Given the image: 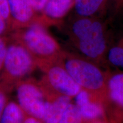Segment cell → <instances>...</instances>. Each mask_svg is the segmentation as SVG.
Here are the masks:
<instances>
[{"label": "cell", "mask_w": 123, "mask_h": 123, "mask_svg": "<svg viewBox=\"0 0 123 123\" xmlns=\"http://www.w3.org/2000/svg\"><path fill=\"white\" fill-rule=\"evenodd\" d=\"M13 90L0 82V119L4 113L8 101L10 100V96Z\"/></svg>", "instance_id": "obj_16"}, {"label": "cell", "mask_w": 123, "mask_h": 123, "mask_svg": "<svg viewBox=\"0 0 123 123\" xmlns=\"http://www.w3.org/2000/svg\"><path fill=\"white\" fill-rule=\"evenodd\" d=\"M11 32L38 22L39 14L35 11L30 0H7Z\"/></svg>", "instance_id": "obj_8"}, {"label": "cell", "mask_w": 123, "mask_h": 123, "mask_svg": "<svg viewBox=\"0 0 123 123\" xmlns=\"http://www.w3.org/2000/svg\"><path fill=\"white\" fill-rule=\"evenodd\" d=\"M84 123H112L111 122V121L109 120L107 118H105V119L96 120L88 121V122H84Z\"/></svg>", "instance_id": "obj_23"}, {"label": "cell", "mask_w": 123, "mask_h": 123, "mask_svg": "<svg viewBox=\"0 0 123 123\" xmlns=\"http://www.w3.org/2000/svg\"><path fill=\"white\" fill-rule=\"evenodd\" d=\"M73 44L84 57L97 64L104 62L109 45L103 22L95 18L88 30Z\"/></svg>", "instance_id": "obj_6"}, {"label": "cell", "mask_w": 123, "mask_h": 123, "mask_svg": "<svg viewBox=\"0 0 123 123\" xmlns=\"http://www.w3.org/2000/svg\"><path fill=\"white\" fill-rule=\"evenodd\" d=\"M58 123H84V122L76 105L70 103Z\"/></svg>", "instance_id": "obj_15"}, {"label": "cell", "mask_w": 123, "mask_h": 123, "mask_svg": "<svg viewBox=\"0 0 123 123\" xmlns=\"http://www.w3.org/2000/svg\"><path fill=\"white\" fill-rule=\"evenodd\" d=\"M73 99L64 96L47 97L43 123H58Z\"/></svg>", "instance_id": "obj_11"}, {"label": "cell", "mask_w": 123, "mask_h": 123, "mask_svg": "<svg viewBox=\"0 0 123 123\" xmlns=\"http://www.w3.org/2000/svg\"><path fill=\"white\" fill-rule=\"evenodd\" d=\"M73 6L74 0H49L39 14L38 23L46 27L59 24Z\"/></svg>", "instance_id": "obj_10"}, {"label": "cell", "mask_w": 123, "mask_h": 123, "mask_svg": "<svg viewBox=\"0 0 123 123\" xmlns=\"http://www.w3.org/2000/svg\"><path fill=\"white\" fill-rule=\"evenodd\" d=\"M11 31L5 19L0 13V37L9 36Z\"/></svg>", "instance_id": "obj_20"}, {"label": "cell", "mask_w": 123, "mask_h": 123, "mask_svg": "<svg viewBox=\"0 0 123 123\" xmlns=\"http://www.w3.org/2000/svg\"><path fill=\"white\" fill-rule=\"evenodd\" d=\"M9 40V36L0 37V74L3 68Z\"/></svg>", "instance_id": "obj_17"}, {"label": "cell", "mask_w": 123, "mask_h": 123, "mask_svg": "<svg viewBox=\"0 0 123 123\" xmlns=\"http://www.w3.org/2000/svg\"><path fill=\"white\" fill-rule=\"evenodd\" d=\"M9 38L22 44L39 66L59 59L63 50L47 27L36 22L10 33Z\"/></svg>", "instance_id": "obj_2"}, {"label": "cell", "mask_w": 123, "mask_h": 123, "mask_svg": "<svg viewBox=\"0 0 123 123\" xmlns=\"http://www.w3.org/2000/svg\"><path fill=\"white\" fill-rule=\"evenodd\" d=\"M75 98V104L84 123L107 118L103 104L88 92L81 90Z\"/></svg>", "instance_id": "obj_9"}, {"label": "cell", "mask_w": 123, "mask_h": 123, "mask_svg": "<svg viewBox=\"0 0 123 123\" xmlns=\"http://www.w3.org/2000/svg\"><path fill=\"white\" fill-rule=\"evenodd\" d=\"M26 114L17 103L9 100L0 119V123H24Z\"/></svg>", "instance_id": "obj_13"}, {"label": "cell", "mask_w": 123, "mask_h": 123, "mask_svg": "<svg viewBox=\"0 0 123 123\" xmlns=\"http://www.w3.org/2000/svg\"><path fill=\"white\" fill-rule=\"evenodd\" d=\"M0 82L14 90L18 82L38 69L35 58L19 43L9 38Z\"/></svg>", "instance_id": "obj_3"}, {"label": "cell", "mask_w": 123, "mask_h": 123, "mask_svg": "<svg viewBox=\"0 0 123 123\" xmlns=\"http://www.w3.org/2000/svg\"><path fill=\"white\" fill-rule=\"evenodd\" d=\"M104 107L111 122L123 123V71H108Z\"/></svg>", "instance_id": "obj_7"}, {"label": "cell", "mask_w": 123, "mask_h": 123, "mask_svg": "<svg viewBox=\"0 0 123 123\" xmlns=\"http://www.w3.org/2000/svg\"><path fill=\"white\" fill-rule=\"evenodd\" d=\"M112 66L123 68V40L109 45L105 56V61Z\"/></svg>", "instance_id": "obj_14"}, {"label": "cell", "mask_w": 123, "mask_h": 123, "mask_svg": "<svg viewBox=\"0 0 123 123\" xmlns=\"http://www.w3.org/2000/svg\"><path fill=\"white\" fill-rule=\"evenodd\" d=\"M38 69L42 72L39 80L47 96H64L73 99L81 90L59 59L43 64Z\"/></svg>", "instance_id": "obj_4"}, {"label": "cell", "mask_w": 123, "mask_h": 123, "mask_svg": "<svg viewBox=\"0 0 123 123\" xmlns=\"http://www.w3.org/2000/svg\"><path fill=\"white\" fill-rule=\"evenodd\" d=\"M24 123H43L42 121L34 117L26 115Z\"/></svg>", "instance_id": "obj_22"}, {"label": "cell", "mask_w": 123, "mask_h": 123, "mask_svg": "<svg viewBox=\"0 0 123 123\" xmlns=\"http://www.w3.org/2000/svg\"><path fill=\"white\" fill-rule=\"evenodd\" d=\"M0 13H1V14L5 19L6 21L8 24L9 28H10V18L7 0H0Z\"/></svg>", "instance_id": "obj_19"}, {"label": "cell", "mask_w": 123, "mask_h": 123, "mask_svg": "<svg viewBox=\"0 0 123 123\" xmlns=\"http://www.w3.org/2000/svg\"><path fill=\"white\" fill-rule=\"evenodd\" d=\"M107 6L114 14L123 13V0H107Z\"/></svg>", "instance_id": "obj_18"}, {"label": "cell", "mask_w": 123, "mask_h": 123, "mask_svg": "<svg viewBox=\"0 0 123 123\" xmlns=\"http://www.w3.org/2000/svg\"><path fill=\"white\" fill-rule=\"evenodd\" d=\"M73 7L77 16L96 17L107 9V0H74Z\"/></svg>", "instance_id": "obj_12"}, {"label": "cell", "mask_w": 123, "mask_h": 123, "mask_svg": "<svg viewBox=\"0 0 123 123\" xmlns=\"http://www.w3.org/2000/svg\"><path fill=\"white\" fill-rule=\"evenodd\" d=\"M17 101L26 115L42 121L47 97L39 80L27 78L15 86Z\"/></svg>", "instance_id": "obj_5"}, {"label": "cell", "mask_w": 123, "mask_h": 123, "mask_svg": "<svg viewBox=\"0 0 123 123\" xmlns=\"http://www.w3.org/2000/svg\"><path fill=\"white\" fill-rule=\"evenodd\" d=\"M59 60L81 90L95 97L104 106L107 94L108 71H104L99 64L83 56L64 50Z\"/></svg>", "instance_id": "obj_1"}, {"label": "cell", "mask_w": 123, "mask_h": 123, "mask_svg": "<svg viewBox=\"0 0 123 123\" xmlns=\"http://www.w3.org/2000/svg\"><path fill=\"white\" fill-rule=\"evenodd\" d=\"M30 1L35 11L39 15L49 0H30Z\"/></svg>", "instance_id": "obj_21"}]
</instances>
